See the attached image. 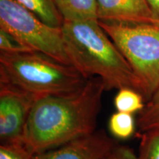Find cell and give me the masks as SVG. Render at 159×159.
Listing matches in <instances>:
<instances>
[{
  "label": "cell",
  "instance_id": "1",
  "mask_svg": "<svg viewBox=\"0 0 159 159\" xmlns=\"http://www.w3.org/2000/svg\"><path fill=\"white\" fill-rule=\"evenodd\" d=\"M105 91L102 80L93 77L73 94L38 99L27 121L24 145L33 156L94 133Z\"/></svg>",
  "mask_w": 159,
  "mask_h": 159
},
{
  "label": "cell",
  "instance_id": "2",
  "mask_svg": "<svg viewBox=\"0 0 159 159\" xmlns=\"http://www.w3.org/2000/svg\"><path fill=\"white\" fill-rule=\"evenodd\" d=\"M61 30L71 65L85 79L99 77L106 91L130 88L142 94L130 64L98 20L63 21Z\"/></svg>",
  "mask_w": 159,
  "mask_h": 159
},
{
  "label": "cell",
  "instance_id": "3",
  "mask_svg": "<svg viewBox=\"0 0 159 159\" xmlns=\"http://www.w3.org/2000/svg\"><path fill=\"white\" fill-rule=\"evenodd\" d=\"M0 81L8 83L38 98L77 92L87 80L73 66L41 52H0Z\"/></svg>",
  "mask_w": 159,
  "mask_h": 159
},
{
  "label": "cell",
  "instance_id": "4",
  "mask_svg": "<svg viewBox=\"0 0 159 159\" xmlns=\"http://www.w3.org/2000/svg\"><path fill=\"white\" fill-rule=\"evenodd\" d=\"M99 23L130 64L147 102L159 87V27L152 24Z\"/></svg>",
  "mask_w": 159,
  "mask_h": 159
},
{
  "label": "cell",
  "instance_id": "5",
  "mask_svg": "<svg viewBox=\"0 0 159 159\" xmlns=\"http://www.w3.org/2000/svg\"><path fill=\"white\" fill-rule=\"evenodd\" d=\"M0 30L11 35L27 50L41 52L63 64L71 65L61 27L44 23L16 0H0Z\"/></svg>",
  "mask_w": 159,
  "mask_h": 159
},
{
  "label": "cell",
  "instance_id": "6",
  "mask_svg": "<svg viewBox=\"0 0 159 159\" xmlns=\"http://www.w3.org/2000/svg\"><path fill=\"white\" fill-rule=\"evenodd\" d=\"M38 99L0 81V145L24 144L27 121Z\"/></svg>",
  "mask_w": 159,
  "mask_h": 159
},
{
  "label": "cell",
  "instance_id": "7",
  "mask_svg": "<svg viewBox=\"0 0 159 159\" xmlns=\"http://www.w3.org/2000/svg\"><path fill=\"white\" fill-rule=\"evenodd\" d=\"M117 144L102 129L57 148L33 155L32 159H102Z\"/></svg>",
  "mask_w": 159,
  "mask_h": 159
},
{
  "label": "cell",
  "instance_id": "8",
  "mask_svg": "<svg viewBox=\"0 0 159 159\" xmlns=\"http://www.w3.org/2000/svg\"><path fill=\"white\" fill-rule=\"evenodd\" d=\"M96 3L99 21L155 25L146 0H96Z\"/></svg>",
  "mask_w": 159,
  "mask_h": 159
},
{
  "label": "cell",
  "instance_id": "9",
  "mask_svg": "<svg viewBox=\"0 0 159 159\" xmlns=\"http://www.w3.org/2000/svg\"><path fill=\"white\" fill-rule=\"evenodd\" d=\"M55 3L63 21L97 19L96 0H55Z\"/></svg>",
  "mask_w": 159,
  "mask_h": 159
},
{
  "label": "cell",
  "instance_id": "10",
  "mask_svg": "<svg viewBox=\"0 0 159 159\" xmlns=\"http://www.w3.org/2000/svg\"><path fill=\"white\" fill-rule=\"evenodd\" d=\"M33 12L43 22L54 27H61L63 19L57 9L55 0H16Z\"/></svg>",
  "mask_w": 159,
  "mask_h": 159
},
{
  "label": "cell",
  "instance_id": "11",
  "mask_svg": "<svg viewBox=\"0 0 159 159\" xmlns=\"http://www.w3.org/2000/svg\"><path fill=\"white\" fill-rule=\"evenodd\" d=\"M145 99L140 92L130 88L119 89L114 99L116 111L134 114L140 113L145 106Z\"/></svg>",
  "mask_w": 159,
  "mask_h": 159
},
{
  "label": "cell",
  "instance_id": "12",
  "mask_svg": "<svg viewBox=\"0 0 159 159\" xmlns=\"http://www.w3.org/2000/svg\"><path fill=\"white\" fill-rule=\"evenodd\" d=\"M136 126V122L132 114L116 111L108 119L109 132L115 139L120 140L130 138L134 134Z\"/></svg>",
  "mask_w": 159,
  "mask_h": 159
},
{
  "label": "cell",
  "instance_id": "13",
  "mask_svg": "<svg viewBox=\"0 0 159 159\" xmlns=\"http://www.w3.org/2000/svg\"><path fill=\"white\" fill-rule=\"evenodd\" d=\"M136 126L139 133L159 129V87L139 113Z\"/></svg>",
  "mask_w": 159,
  "mask_h": 159
},
{
  "label": "cell",
  "instance_id": "14",
  "mask_svg": "<svg viewBox=\"0 0 159 159\" xmlns=\"http://www.w3.org/2000/svg\"><path fill=\"white\" fill-rule=\"evenodd\" d=\"M137 159H159V129L140 133Z\"/></svg>",
  "mask_w": 159,
  "mask_h": 159
},
{
  "label": "cell",
  "instance_id": "15",
  "mask_svg": "<svg viewBox=\"0 0 159 159\" xmlns=\"http://www.w3.org/2000/svg\"><path fill=\"white\" fill-rule=\"evenodd\" d=\"M32 157L24 144L0 145V159H32Z\"/></svg>",
  "mask_w": 159,
  "mask_h": 159
},
{
  "label": "cell",
  "instance_id": "16",
  "mask_svg": "<svg viewBox=\"0 0 159 159\" xmlns=\"http://www.w3.org/2000/svg\"><path fill=\"white\" fill-rule=\"evenodd\" d=\"M29 51L20 45L16 40L2 30H0V52H19Z\"/></svg>",
  "mask_w": 159,
  "mask_h": 159
},
{
  "label": "cell",
  "instance_id": "17",
  "mask_svg": "<svg viewBox=\"0 0 159 159\" xmlns=\"http://www.w3.org/2000/svg\"><path fill=\"white\" fill-rule=\"evenodd\" d=\"M102 159H137V155L129 147L117 144Z\"/></svg>",
  "mask_w": 159,
  "mask_h": 159
},
{
  "label": "cell",
  "instance_id": "18",
  "mask_svg": "<svg viewBox=\"0 0 159 159\" xmlns=\"http://www.w3.org/2000/svg\"><path fill=\"white\" fill-rule=\"evenodd\" d=\"M146 1L152 13L155 25L159 27V0H146Z\"/></svg>",
  "mask_w": 159,
  "mask_h": 159
}]
</instances>
